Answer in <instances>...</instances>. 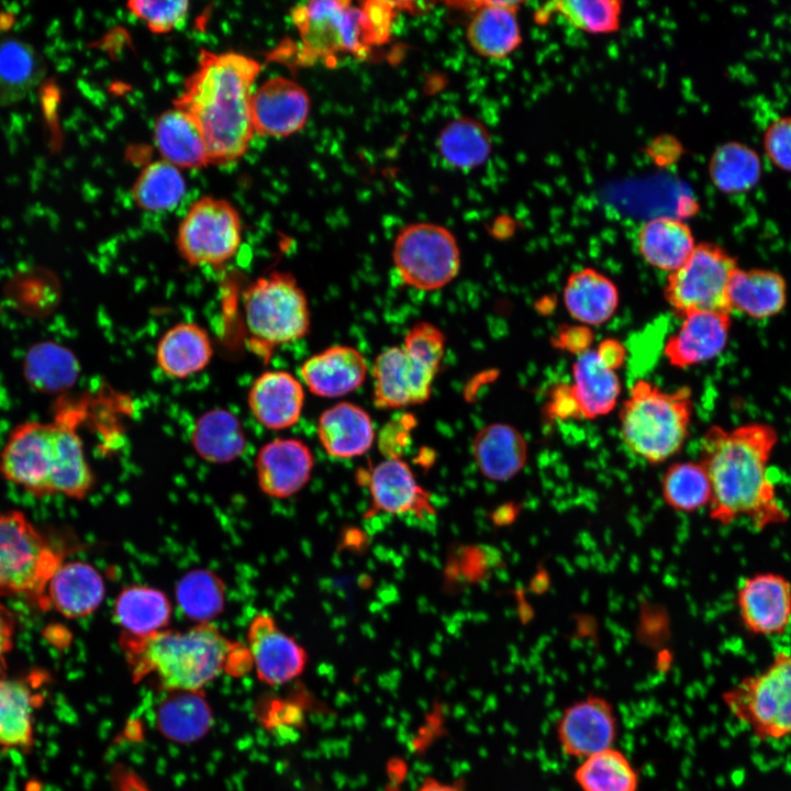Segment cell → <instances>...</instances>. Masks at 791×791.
I'll return each instance as SVG.
<instances>
[{
    "label": "cell",
    "instance_id": "1",
    "mask_svg": "<svg viewBox=\"0 0 791 791\" xmlns=\"http://www.w3.org/2000/svg\"><path fill=\"white\" fill-rule=\"evenodd\" d=\"M777 442V431L765 423L732 430L713 425L704 433L699 463L711 482L712 520L727 525L747 517L756 530L788 520L767 475Z\"/></svg>",
    "mask_w": 791,
    "mask_h": 791
},
{
    "label": "cell",
    "instance_id": "2",
    "mask_svg": "<svg viewBox=\"0 0 791 791\" xmlns=\"http://www.w3.org/2000/svg\"><path fill=\"white\" fill-rule=\"evenodd\" d=\"M259 71V63L244 54L202 49L197 68L185 80L174 108L199 126L210 164L234 161L247 151L255 133L252 87Z\"/></svg>",
    "mask_w": 791,
    "mask_h": 791
},
{
    "label": "cell",
    "instance_id": "3",
    "mask_svg": "<svg viewBox=\"0 0 791 791\" xmlns=\"http://www.w3.org/2000/svg\"><path fill=\"white\" fill-rule=\"evenodd\" d=\"M82 410L63 405L51 422L18 424L0 453V472L36 497L63 494L82 499L93 475L77 432Z\"/></svg>",
    "mask_w": 791,
    "mask_h": 791
},
{
    "label": "cell",
    "instance_id": "4",
    "mask_svg": "<svg viewBox=\"0 0 791 791\" xmlns=\"http://www.w3.org/2000/svg\"><path fill=\"white\" fill-rule=\"evenodd\" d=\"M120 644L135 680L152 675L170 692L201 691L222 672L238 676L253 666L247 647L211 623L145 636L122 633Z\"/></svg>",
    "mask_w": 791,
    "mask_h": 791
},
{
    "label": "cell",
    "instance_id": "5",
    "mask_svg": "<svg viewBox=\"0 0 791 791\" xmlns=\"http://www.w3.org/2000/svg\"><path fill=\"white\" fill-rule=\"evenodd\" d=\"M689 387L664 391L648 380H637L620 411L624 444L637 457L659 464L683 446L693 413Z\"/></svg>",
    "mask_w": 791,
    "mask_h": 791
},
{
    "label": "cell",
    "instance_id": "6",
    "mask_svg": "<svg viewBox=\"0 0 791 791\" xmlns=\"http://www.w3.org/2000/svg\"><path fill=\"white\" fill-rule=\"evenodd\" d=\"M445 352V336L427 322L414 324L402 346L381 352L374 364V402L380 409L422 404L432 393V385Z\"/></svg>",
    "mask_w": 791,
    "mask_h": 791
},
{
    "label": "cell",
    "instance_id": "7",
    "mask_svg": "<svg viewBox=\"0 0 791 791\" xmlns=\"http://www.w3.org/2000/svg\"><path fill=\"white\" fill-rule=\"evenodd\" d=\"M243 311L252 341L266 352L302 338L310 328L307 297L290 272L272 271L249 283Z\"/></svg>",
    "mask_w": 791,
    "mask_h": 791
},
{
    "label": "cell",
    "instance_id": "8",
    "mask_svg": "<svg viewBox=\"0 0 791 791\" xmlns=\"http://www.w3.org/2000/svg\"><path fill=\"white\" fill-rule=\"evenodd\" d=\"M721 698L756 739L791 737V653H776L765 669L745 676Z\"/></svg>",
    "mask_w": 791,
    "mask_h": 791
},
{
    "label": "cell",
    "instance_id": "9",
    "mask_svg": "<svg viewBox=\"0 0 791 791\" xmlns=\"http://www.w3.org/2000/svg\"><path fill=\"white\" fill-rule=\"evenodd\" d=\"M62 558L20 511L0 512V593L43 599Z\"/></svg>",
    "mask_w": 791,
    "mask_h": 791
},
{
    "label": "cell",
    "instance_id": "10",
    "mask_svg": "<svg viewBox=\"0 0 791 791\" xmlns=\"http://www.w3.org/2000/svg\"><path fill=\"white\" fill-rule=\"evenodd\" d=\"M737 268L736 258L722 246L711 242L699 243L688 260L668 275L665 299L681 319L701 311L732 313L727 288Z\"/></svg>",
    "mask_w": 791,
    "mask_h": 791
},
{
    "label": "cell",
    "instance_id": "11",
    "mask_svg": "<svg viewBox=\"0 0 791 791\" xmlns=\"http://www.w3.org/2000/svg\"><path fill=\"white\" fill-rule=\"evenodd\" d=\"M290 15L303 59H326L343 52L363 57L369 49L361 8L349 1H309L292 8Z\"/></svg>",
    "mask_w": 791,
    "mask_h": 791
},
{
    "label": "cell",
    "instance_id": "12",
    "mask_svg": "<svg viewBox=\"0 0 791 791\" xmlns=\"http://www.w3.org/2000/svg\"><path fill=\"white\" fill-rule=\"evenodd\" d=\"M394 267L403 280L419 290H436L449 283L459 271L460 252L454 234L427 222L404 226L392 250Z\"/></svg>",
    "mask_w": 791,
    "mask_h": 791
},
{
    "label": "cell",
    "instance_id": "13",
    "mask_svg": "<svg viewBox=\"0 0 791 791\" xmlns=\"http://www.w3.org/2000/svg\"><path fill=\"white\" fill-rule=\"evenodd\" d=\"M242 223L236 209L226 200L203 197L196 201L180 222L176 245L192 267H221L237 253Z\"/></svg>",
    "mask_w": 791,
    "mask_h": 791
},
{
    "label": "cell",
    "instance_id": "14",
    "mask_svg": "<svg viewBox=\"0 0 791 791\" xmlns=\"http://www.w3.org/2000/svg\"><path fill=\"white\" fill-rule=\"evenodd\" d=\"M559 746L566 756L584 759L612 748L617 718L612 703L601 695H588L567 706L556 724Z\"/></svg>",
    "mask_w": 791,
    "mask_h": 791
},
{
    "label": "cell",
    "instance_id": "15",
    "mask_svg": "<svg viewBox=\"0 0 791 791\" xmlns=\"http://www.w3.org/2000/svg\"><path fill=\"white\" fill-rule=\"evenodd\" d=\"M247 649L258 679L268 686L288 683L307 667L305 649L267 612L257 613L249 622Z\"/></svg>",
    "mask_w": 791,
    "mask_h": 791
},
{
    "label": "cell",
    "instance_id": "16",
    "mask_svg": "<svg viewBox=\"0 0 791 791\" xmlns=\"http://www.w3.org/2000/svg\"><path fill=\"white\" fill-rule=\"evenodd\" d=\"M737 605L749 633L781 635L791 624V583L778 573H756L739 586Z\"/></svg>",
    "mask_w": 791,
    "mask_h": 791
},
{
    "label": "cell",
    "instance_id": "17",
    "mask_svg": "<svg viewBox=\"0 0 791 791\" xmlns=\"http://www.w3.org/2000/svg\"><path fill=\"white\" fill-rule=\"evenodd\" d=\"M310 97L297 81L269 78L252 97L254 131L260 135L285 137L303 129L310 114Z\"/></svg>",
    "mask_w": 791,
    "mask_h": 791
},
{
    "label": "cell",
    "instance_id": "18",
    "mask_svg": "<svg viewBox=\"0 0 791 791\" xmlns=\"http://www.w3.org/2000/svg\"><path fill=\"white\" fill-rule=\"evenodd\" d=\"M313 466L310 447L298 438H276L266 443L255 461L259 488L277 499L292 497L303 489Z\"/></svg>",
    "mask_w": 791,
    "mask_h": 791
},
{
    "label": "cell",
    "instance_id": "19",
    "mask_svg": "<svg viewBox=\"0 0 791 791\" xmlns=\"http://www.w3.org/2000/svg\"><path fill=\"white\" fill-rule=\"evenodd\" d=\"M732 327L731 313L716 311L692 312L682 317L679 330L664 348L668 363L688 368L717 357L727 345Z\"/></svg>",
    "mask_w": 791,
    "mask_h": 791
},
{
    "label": "cell",
    "instance_id": "20",
    "mask_svg": "<svg viewBox=\"0 0 791 791\" xmlns=\"http://www.w3.org/2000/svg\"><path fill=\"white\" fill-rule=\"evenodd\" d=\"M371 506L367 515L434 514L431 494L415 479L409 465L399 457H388L371 468L368 475Z\"/></svg>",
    "mask_w": 791,
    "mask_h": 791
},
{
    "label": "cell",
    "instance_id": "21",
    "mask_svg": "<svg viewBox=\"0 0 791 791\" xmlns=\"http://www.w3.org/2000/svg\"><path fill=\"white\" fill-rule=\"evenodd\" d=\"M522 2H476L474 14L466 30L469 46L479 56L504 59L522 44L523 36L517 19Z\"/></svg>",
    "mask_w": 791,
    "mask_h": 791
},
{
    "label": "cell",
    "instance_id": "22",
    "mask_svg": "<svg viewBox=\"0 0 791 791\" xmlns=\"http://www.w3.org/2000/svg\"><path fill=\"white\" fill-rule=\"evenodd\" d=\"M248 408L258 423L278 431L294 425L304 404L301 382L290 372L270 370L259 375L247 394Z\"/></svg>",
    "mask_w": 791,
    "mask_h": 791
},
{
    "label": "cell",
    "instance_id": "23",
    "mask_svg": "<svg viewBox=\"0 0 791 791\" xmlns=\"http://www.w3.org/2000/svg\"><path fill=\"white\" fill-rule=\"evenodd\" d=\"M367 363L350 346H332L309 357L300 376L309 390L319 397L337 398L356 390L366 379Z\"/></svg>",
    "mask_w": 791,
    "mask_h": 791
},
{
    "label": "cell",
    "instance_id": "24",
    "mask_svg": "<svg viewBox=\"0 0 791 791\" xmlns=\"http://www.w3.org/2000/svg\"><path fill=\"white\" fill-rule=\"evenodd\" d=\"M105 593L100 572L83 561L62 562L49 579L45 591V604L68 619L93 613Z\"/></svg>",
    "mask_w": 791,
    "mask_h": 791
},
{
    "label": "cell",
    "instance_id": "25",
    "mask_svg": "<svg viewBox=\"0 0 791 791\" xmlns=\"http://www.w3.org/2000/svg\"><path fill=\"white\" fill-rule=\"evenodd\" d=\"M788 287L784 277L767 268H737L727 288L729 311L754 320L776 316L786 308Z\"/></svg>",
    "mask_w": 791,
    "mask_h": 791
},
{
    "label": "cell",
    "instance_id": "26",
    "mask_svg": "<svg viewBox=\"0 0 791 791\" xmlns=\"http://www.w3.org/2000/svg\"><path fill=\"white\" fill-rule=\"evenodd\" d=\"M213 345L204 327L194 322H180L159 338L155 360L168 377L185 379L202 371L211 361Z\"/></svg>",
    "mask_w": 791,
    "mask_h": 791
},
{
    "label": "cell",
    "instance_id": "27",
    "mask_svg": "<svg viewBox=\"0 0 791 791\" xmlns=\"http://www.w3.org/2000/svg\"><path fill=\"white\" fill-rule=\"evenodd\" d=\"M472 455L482 476L506 481L524 468L527 444L522 433L512 425L492 423L474 437Z\"/></svg>",
    "mask_w": 791,
    "mask_h": 791
},
{
    "label": "cell",
    "instance_id": "28",
    "mask_svg": "<svg viewBox=\"0 0 791 791\" xmlns=\"http://www.w3.org/2000/svg\"><path fill=\"white\" fill-rule=\"evenodd\" d=\"M317 436L330 456L353 458L370 449L375 441V430L370 416L363 408L341 402L321 414Z\"/></svg>",
    "mask_w": 791,
    "mask_h": 791
},
{
    "label": "cell",
    "instance_id": "29",
    "mask_svg": "<svg viewBox=\"0 0 791 791\" xmlns=\"http://www.w3.org/2000/svg\"><path fill=\"white\" fill-rule=\"evenodd\" d=\"M636 239L645 261L669 274L688 260L697 245L690 226L681 219L668 215L647 220Z\"/></svg>",
    "mask_w": 791,
    "mask_h": 791
},
{
    "label": "cell",
    "instance_id": "30",
    "mask_svg": "<svg viewBox=\"0 0 791 791\" xmlns=\"http://www.w3.org/2000/svg\"><path fill=\"white\" fill-rule=\"evenodd\" d=\"M573 382L570 386L580 417L595 419L615 408L621 382L615 370L606 367L593 349L577 356L572 365Z\"/></svg>",
    "mask_w": 791,
    "mask_h": 791
},
{
    "label": "cell",
    "instance_id": "31",
    "mask_svg": "<svg viewBox=\"0 0 791 791\" xmlns=\"http://www.w3.org/2000/svg\"><path fill=\"white\" fill-rule=\"evenodd\" d=\"M562 298L575 320L592 326L608 322L614 315L620 300L614 282L590 267L569 275Z\"/></svg>",
    "mask_w": 791,
    "mask_h": 791
},
{
    "label": "cell",
    "instance_id": "32",
    "mask_svg": "<svg viewBox=\"0 0 791 791\" xmlns=\"http://www.w3.org/2000/svg\"><path fill=\"white\" fill-rule=\"evenodd\" d=\"M154 137L163 159L179 169L210 165L207 144L199 126L179 109L174 108L159 115Z\"/></svg>",
    "mask_w": 791,
    "mask_h": 791
},
{
    "label": "cell",
    "instance_id": "33",
    "mask_svg": "<svg viewBox=\"0 0 791 791\" xmlns=\"http://www.w3.org/2000/svg\"><path fill=\"white\" fill-rule=\"evenodd\" d=\"M80 366L75 354L62 344L43 341L33 344L23 359L26 382L36 391L55 394L71 388Z\"/></svg>",
    "mask_w": 791,
    "mask_h": 791
},
{
    "label": "cell",
    "instance_id": "34",
    "mask_svg": "<svg viewBox=\"0 0 791 791\" xmlns=\"http://www.w3.org/2000/svg\"><path fill=\"white\" fill-rule=\"evenodd\" d=\"M44 73V59L33 45L14 36L0 37V105L24 99Z\"/></svg>",
    "mask_w": 791,
    "mask_h": 791
},
{
    "label": "cell",
    "instance_id": "35",
    "mask_svg": "<svg viewBox=\"0 0 791 791\" xmlns=\"http://www.w3.org/2000/svg\"><path fill=\"white\" fill-rule=\"evenodd\" d=\"M113 615L124 634L145 636L163 631L171 617L167 595L152 587L124 588L114 602Z\"/></svg>",
    "mask_w": 791,
    "mask_h": 791
},
{
    "label": "cell",
    "instance_id": "36",
    "mask_svg": "<svg viewBox=\"0 0 791 791\" xmlns=\"http://www.w3.org/2000/svg\"><path fill=\"white\" fill-rule=\"evenodd\" d=\"M436 146L448 166L469 171L489 159L492 138L483 123L470 116H459L443 126Z\"/></svg>",
    "mask_w": 791,
    "mask_h": 791
},
{
    "label": "cell",
    "instance_id": "37",
    "mask_svg": "<svg viewBox=\"0 0 791 791\" xmlns=\"http://www.w3.org/2000/svg\"><path fill=\"white\" fill-rule=\"evenodd\" d=\"M708 172L712 185L722 193L740 194L760 181L762 164L759 154L739 141L720 144L712 153Z\"/></svg>",
    "mask_w": 791,
    "mask_h": 791
},
{
    "label": "cell",
    "instance_id": "38",
    "mask_svg": "<svg viewBox=\"0 0 791 791\" xmlns=\"http://www.w3.org/2000/svg\"><path fill=\"white\" fill-rule=\"evenodd\" d=\"M191 442L202 459L214 464L238 458L246 447V436L238 417L223 409L208 411L197 420Z\"/></svg>",
    "mask_w": 791,
    "mask_h": 791
},
{
    "label": "cell",
    "instance_id": "39",
    "mask_svg": "<svg viewBox=\"0 0 791 791\" xmlns=\"http://www.w3.org/2000/svg\"><path fill=\"white\" fill-rule=\"evenodd\" d=\"M156 723L168 739L191 743L208 733L212 712L200 691H174L158 705Z\"/></svg>",
    "mask_w": 791,
    "mask_h": 791
},
{
    "label": "cell",
    "instance_id": "40",
    "mask_svg": "<svg viewBox=\"0 0 791 791\" xmlns=\"http://www.w3.org/2000/svg\"><path fill=\"white\" fill-rule=\"evenodd\" d=\"M573 779L581 791H637L639 784L630 759L613 747L582 759Z\"/></svg>",
    "mask_w": 791,
    "mask_h": 791
},
{
    "label": "cell",
    "instance_id": "41",
    "mask_svg": "<svg viewBox=\"0 0 791 791\" xmlns=\"http://www.w3.org/2000/svg\"><path fill=\"white\" fill-rule=\"evenodd\" d=\"M622 8L623 3L619 0H561L546 3L536 18L545 19L556 13L579 31L608 35L620 30Z\"/></svg>",
    "mask_w": 791,
    "mask_h": 791
},
{
    "label": "cell",
    "instance_id": "42",
    "mask_svg": "<svg viewBox=\"0 0 791 791\" xmlns=\"http://www.w3.org/2000/svg\"><path fill=\"white\" fill-rule=\"evenodd\" d=\"M34 700L22 681L0 678V745L29 748L33 745Z\"/></svg>",
    "mask_w": 791,
    "mask_h": 791
},
{
    "label": "cell",
    "instance_id": "43",
    "mask_svg": "<svg viewBox=\"0 0 791 791\" xmlns=\"http://www.w3.org/2000/svg\"><path fill=\"white\" fill-rule=\"evenodd\" d=\"M136 204L151 212L176 208L186 194V181L180 169L161 159L147 165L132 189Z\"/></svg>",
    "mask_w": 791,
    "mask_h": 791
},
{
    "label": "cell",
    "instance_id": "44",
    "mask_svg": "<svg viewBox=\"0 0 791 791\" xmlns=\"http://www.w3.org/2000/svg\"><path fill=\"white\" fill-rule=\"evenodd\" d=\"M224 586L212 571L196 569L185 573L176 584V600L186 616L210 623L224 608Z\"/></svg>",
    "mask_w": 791,
    "mask_h": 791
},
{
    "label": "cell",
    "instance_id": "45",
    "mask_svg": "<svg viewBox=\"0 0 791 791\" xmlns=\"http://www.w3.org/2000/svg\"><path fill=\"white\" fill-rule=\"evenodd\" d=\"M661 491L666 503L680 512H694L712 499L710 479L699 461L672 464L664 474Z\"/></svg>",
    "mask_w": 791,
    "mask_h": 791
},
{
    "label": "cell",
    "instance_id": "46",
    "mask_svg": "<svg viewBox=\"0 0 791 791\" xmlns=\"http://www.w3.org/2000/svg\"><path fill=\"white\" fill-rule=\"evenodd\" d=\"M127 9L142 20L153 33H167L180 25L187 18L189 2L179 1H130Z\"/></svg>",
    "mask_w": 791,
    "mask_h": 791
},
{
    "label": "cell",
    "instance_id": "47",
    "mask_svg": "<svg viewBox=\"0 0 791 791\" xmlns=\"http://www.w3.org/2000/svg\"><path fill=\"white\" fill-rule=\"evenodd\" d=\"M762 147L773 166L791 172V115L777 118L766 127Z\"/></svg>",
    "mask_w": 791,
    "mask_h": 791
},
{
    "label": "cell",
    "instance_id": "48",
    "mask_svg": "<svg viewBox=\"0 0 791 791\" xmlns=\"http://www.w3.org/2000/svg\"><path fill=\"white\" fill-rule=\"evenodd\" d=\"M396 3L367 1L361 4L368 46L383 44L390 34Z\"/></svg>",
    "mask_w": 791,
    "mask_h": 791
},
{
    "label": "cell",
    "instance_id": "49",
    "mask_svg": "<svg viewBox=\"0 0 791 791\" xmlns=\"http://www.w3.org/2000/svg\"><path fill=\"white\" fill-rule=\"evenodd\" d=\"M552 414L566 419L580 416L570 386L557 387L552 394Z\"/></svg>",
    "mask_w": 791,
    "mask_h": 791
},
{
    "label": "cell",
    "instance_id": "50",
    "mask_svg": "<svg viewBox=\"0 0 791 791\" xmlns=\"http://www.w3.org/2000/svg\"><path fill=\"white\" fill-rule=\"evenodd\" d=\"M14 627L12 613L0 603V676L5 668V655L12 648Z\"/></svg>",
    "mask_w": 791,
    "mask_h": 791
},
{
    "label": "cell",
    "instance_id": "51",
    "mask_svg": "<svg viewBox=\"0 0 791 791\" xmlns=\"http://www.w3.org/2000/svg\"><path fill=\"white\" fill-rule=\"evenodd\" d=\"M590 342V331L588 327H567L562 328L558 333L556 341L564 349L576 350L579 354L589 349L588 343Z\"/></svg>",
    "mask_w": 791,
    "mask_h": 791
},
{
    "label": "cell",
    "instance_id": "52",
    "mask_svg": "<svg viewBox=\"0 0 791 791\" xmlns=\"http://www.w3.org/2000/svg\"><path fill=\"white\" fill-rule=\"evenodd\" d=\"M595 352L602 363L606 367L615 371L623 365L625 360V347L621 342L614 338H608L602 341Z\"/></svg>",
    "mask_w": 791,
    "mask_h": 791
},
{
    "label": "cell",
    "instance_id": "53",
    "mask_svg": "<svg viewBox=\"0 0 791 791\" xmlns=\"http://www.w3.org/2000/svg\"><path fill=\"white\" fill-rule=\"evenodd\" d=\"M416 791H466L457 783H447L434 778H426L419 786Z\"/></svg>",
    "mask_w": 791,
    "mask_h": 791
}]
</instances>
